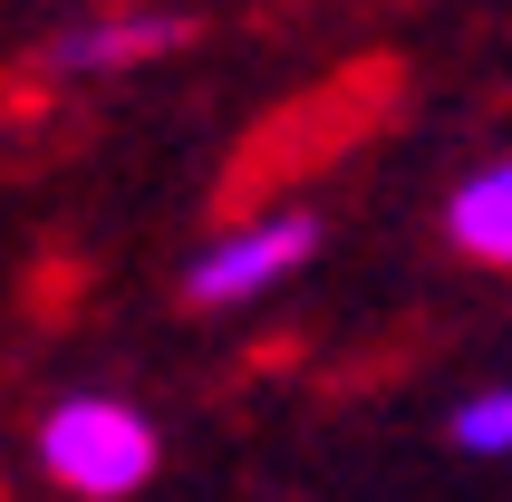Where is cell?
Masks as SVG:
<instances>
[{"instance_id": "1", "label": "cell", "mask_w": 512, "mask_h": 502, "mask_svg": "<svg viewBox=\"0 0 512 502\" xmlns=\"http://www.w3.org/2000/svg\"><path fill=\"white\" fill-rule=\"evenodd\" d=\"M39 474L87 493V502H116V493H136L155 474V425L136 406H116V396H68L39 425Z\"/></svg>"}, {"instance_id": "2", "label": "cell", "mask_w": 512, "mask_h": 502, "mask_svg": "<svg viewBox=\"0 0 512 502\" xmlns=\"http://www.w3.org/2000/svg\"><path fill=\"white\" fill-rule=\"evenodd\" d=\"M310 251H319V223H310V213H261V223L223 232V242L184 271V300H194V309L261 300V290H281L290 271H310Z\"/></svg>"}, {"instance_id": "3", "label": "cell", "mask_w": 512, "mask_h": 502, "mask_svg": "<svg viewBox=\"0 0 512 502\" xmlns=\"http://www.w3.org/2000/svg\"><path fill=\"white\" fill-rule=\"evenodd\" d=\"M445 232H455V242L474 251V261L512 271V155L455 184V203H445Z\"/></svg>"}, {"instance_id": "4", "label": "cell", "mask_w": 512, "mask_h": 502, "mask_svg": "<svg viewBox=\"0 0 512 502\" xmlns=\"http://www.w3.org/2000/svg\"><path fill=\"white\" fill-rule=\"evenodd\" d=\"M174 20H116V29H78L68 49H58V68H116V58H145V49H165Z\"/></svg>"}, {"instance_id": "5", "label": "cell", "mask_w": 512, "mask_h": 502, "mask_svg": "<svg viewBox=\"0 0 512 502\" xmlns=\"http://www.w3.org/2000/svg\"><path fill=\"white\" fill-rule=\"evenodd\" d=\"M455 445L464 454H512V387H493V396H474L455 416Z\"/></svg>"}]
</instances>
